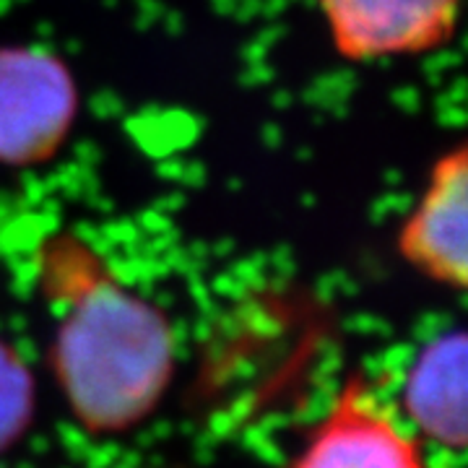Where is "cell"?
Wrapping results in <instances>:
<instances>
[{
	"instance_id": "obj_5",
	"label": "cell",
	"mask_w": 468,
	"mask_h": 468,
	"mask_svg": "<svg viewBox=\"0 0 468 468\" xmlns=\"http://www.w3.org/2000/svg\"><path fill=\"white\" fill-rule=\"evenodd\" d=\"M399 252L430 282L466 289L468 149L463 144L435 162L417 206L399 229Z\"/></svg>"
},
{
	"instance_id": "obj_6",
	"label": "cell",
	"mask_w": 468,
	"mask_h": 468,
	"mask_svg": "<svg viewBox=\"0 0 468 468\" xmlns=\"http://www.w3.org/2000/svg\"><path fill=\"white\" fill-rule=\"evenodd\" d=\"M468 346L463 331L424 341L403 372V424L427 442L461 451L466 445Z\"/></svg>"
},
{
	"instance_id": "obj_4",
	"label": "cell",
	"mask_w": 468,
	"mask_h": 468,
	"mask_svg": "<svg viewBox=\"0 0 468 468\" xmlns=\"http://www.w3.org/2000/svg\"><path fill=\"white\" fill-rule=\"evenodd\" d=\"M338 55L375 63L451 42L461 0H315Z\"/></svg>"
},
{
	"instance_id": "obj_2",
	"label": "cell",
	"mask_w": 468,
	"mask_h": 468,
	"mask_svg": "<svg viewBox=\"0 0 468 468\" xmlns=\"http://www.w3.org/2000/svg\"><path fill=\"white\" fill-rule=\"evenodd\" d=\"M76 81L37 48H0V165L34 167L66 144L76 122Z\"/></svg>"
},
{
	"instance_id": "obj_1",
	"label": "cell",
	"mask_w": 468,
	"mask_h": 468,
	"mask_svg": "<svg viewBox=\"0 0 468 468\" xmlns=\"http://www.w3.org/2000/svg\"><path fill=\"white\" fill-rule=\"evenodd\" d=\"M42 276L60 318L52 369L73 419L97 435L125 432L159 406L175 372L167 315L122 286L76 237H52Z\"/></svg>"
},
{
	"instance_id": "obj_7",
	"label": "cell",
	"mask_w": 468,
	"mask_h": 468,
	"mask_svg": "<svg viewBox=\"0 0 468 468\" xmlns=\"http://www.w3.org/2000/svg\"><path fill=\"white\" fill-rule=\"evenodd\" d=\"M34 419L32 372L0 341V452L14 448Z\"/></svg>"
},
{
	"instance_id": "obj_3",
	"label": "cell",
	"mask_w": 468,
	"mask_h": 468,
	"mask_svg": "<svg viewBox=\"0 0 468 468\" xmlns=\"http://www.w3.org/2000/svg\"><path fill=\"white\" fill-rule=\"evenodd\" d=\"M289 468H430L417 435L367 383H346L302 440Z\"/></svg>"
}]
</instances>
